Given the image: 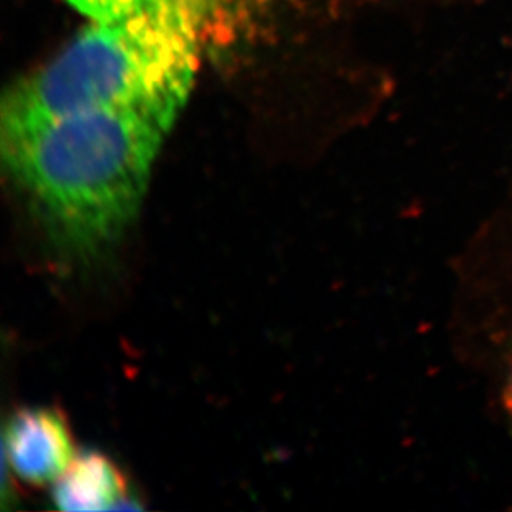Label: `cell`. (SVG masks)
I'll use <instances>...</instances> for the list:
<instances>
[{
    "label": "cell",
    "instance_id": "6",
    "mask_svg": "<svg viewBox=\"0 0 512 512\" xmlns=\"http://www.w3.org/2000/svg\"><path fill=\"white\" fill-rule=\"evenodd\" d=\"M63 2L85 15L90 22H105V20L118 19L121 15L130 14L151 0H63Z\"/></svg>",
    "mask_w": 512,
    "mask_h": 512
},
{
    "label": "cell",
    "instance_id": "4",
    "mask_svg": "<svg viewBox=\"0 0 512 512\" xmlns=\"http://www.w3.org/2000/svg\"><path fill=\"white\" fill-rule=\"evenodd\" d=\"M75 458L67 420L54 408H24L5 426L4 459L25 483H55Z\"/></svg>",
    "mask_w": 512,
    "mask_h": 512
},
{
    "label": "cell",
    "instance_id": "1",
    "mask_svg": "<svg viewBox=\"0 0 512 512\" xmlns=\"http://www.w3.org/2000/svg\"><path fill=\"white\" fill-rule=\"evenodd\" d=\"M186 100L173 93L0 126L5 168L58 251L88 261L118 241Z\"/></svg>",
    "mask_w": 512,
    "mask_h": 512
},
{
    "label": "cell",
    "instance_id": "2",
    "mask_svg": "<svg viewBox=\"0 0 512 512\" xmlns=\"http://www.w3.org/2000/svg\"><path fill=\"white\" fill-rule=\"evenodd\" d=\"M211 9L213 0H151L118 19L92 22L5 95L0 126L189 95Z\"/></svg>",
    "mask_w": 512,
    "mask_h": 512
},
{
    "label": "cell",
    "instance_id": "5",
    "mask_svg": "<svg viewBox=\"0 0 512 512\" xmlns=\"http://www.w3.org/2000/svg\"><path fill=\"white\" fill-rule=\"evenodd\" d=\"M55 506L67 512L123 509L126 483L110 459L98 453H83L55 481Z\"/></svg>",
    "mask_w": 512,
    "mask_h": 512
},
{
    "label": "cell",
    "instance_id": "3",
    "mask_svg": "<svg viewBox=\"0 0 512 512\" xmlns=\"http://www.w3.org/2000/svg\"><path fill=\"white\" fill-rule=\"evenodd\" d=\"M459 292L468 353L498 373L512 418V204L499 208L469 247Z\"/></svg>",
    "mask_w": 512,
    "mask_h": 512
}]
</instances>
